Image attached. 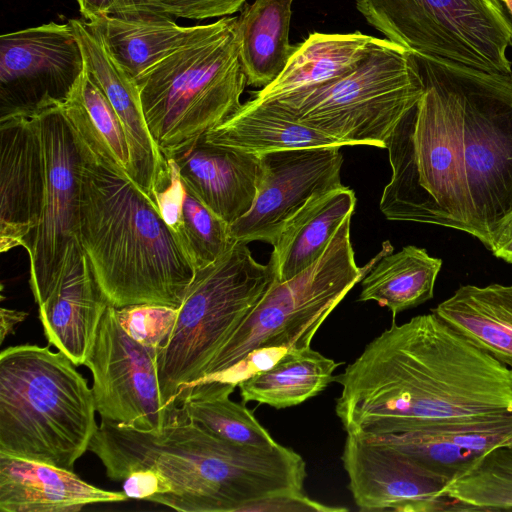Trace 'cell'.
Returning <instances> with one entry per match:
<instances>
[{"mask_svg":"<svg viewBox=\"0 0 512 512\" xmlns=\"http://www.w3.org/2000/svg\"><path fill=\"white\" fill-rule=\"evenodd\" d=\"M413 55L424 92L386 141L392 174L380 211L491 250L512 220V73Z\"/></svg>","mask_w":512,"mask_h":512,"instance_id":"obj_1","label":"cell"},{"mask_svg":"<svg viewBox=\"0 0 512 512\" xmlns=\"http://www.w3.org/2000/svg\"><path fill=\"white\" fill-rule=\"evenodd\" d=\"M347 434L382 435L512 412V369L432 311L393 324L334 378Z\"/></svg>","mask_w":512,"mask_h":512,"instance_id":"obj_2","label":"cell"},{"mask_svg":"<svg viewBox=\"0 0 512 512\" xmlns=\"http://www.w3.org/2000/svg\"><path fill=\"white\" fill-rule=\"evenodd\" d=\"M79 144L78 239L110 305L178 309L195 267L156 203L113 159L79 101L63 105Z\"/></svg>","mask_w":512,"mask_h":512,"instance_id":"obj_3","label":"cell"},{"mask_svg":"<svg viewBox=\"0 0 512 512\" xmlns=\"http://www.w3.org/2000/svg\"><path fill=\"white\" fill-rule=\"evenodd\" d=\"M88 450L112 481L140 470L155 473L158 493L151 502L181 512H239L253 500L302 493L307 476L305 461L293 449L225 441L179 410L157 430L101 419Z\"/></svg>","mask_w":512,"mask_h":512,"instance_id":"obj_4","label":"cell"},{"mask_svg":"<svg viewBox=\"0 0 512 512\" xmlns=\"http://www.w3.org/2000/svg\"><path fill=\"white\" fill-rule=\"evenodd\" d=\"M92 388L62 352L35 344L0 354V453L73 471L98 424Z\"/></svg>","mask_w":512,"mask_h":512,"instance_id":"obj_5","label":"cell"},{"mask_svg":"<svg viewBox=\"0 0 512 512\" xmlns=\"http://www.w3.org/2000/svg\"><path fill=\"white\" fill-rule=\"evenodd\" d=\"M236 16L135 79L149 131L167 159L194 144L242 105L247 86Z\"/></svg>","mask_w":512,"mask_h":512,"instance_id":"obj_6","label":"cell"},{"mask_svg":"<svg viewBox=\"0 0 512 512\" xmlns=\"http://www.w3.org/2000/svg\"><path fill=\"white\" fill-rule=\"evenodd\" d=\"M350 222L351 215L311 266L286 280L273 276L265 293L193 385L214 380L255 350L310 347L320 326L348 292L383 255L393 251L390 243L385 242L376 257L365 267H359L350 240Z\"/></svg>","mask_w":512,"mask_h":512,"instance_id":"obj_7","label":"cell"},{"mask_svg":"<svg viewBox=\"0 0 512 512\" xmlns=\"http://www.w3.org/2000/svg\"><path fill=\"white\" fill-rule=\"evenodd\" d=\"M271 264L257 262L246 243L234 244L211 264L196 269L166 342L158 348L157 371L164 403L198 382L234 330L273 279Z\"/></svg>","mask_w":512,"mask_h":512,"instance_id":"obj_8","label":"cell"},{"mask_svg":"<svg viewBox=\"0 0 512 512\" xmlns=\"http://www.w3.org/2000/svg\"><path fill=\"white\" fill-rule=\"evenodd\" d=\"M423 92L414 55L379 38L368 55L344 75L265 101L276 103L296 120L344 146L386 148L393 129Z\"/></svg>","mask_w":512,"mask_h":512,"instance_id":"obj_9","label":"cell"},{"mask_svg":"<svg viewBox=\"0 0 512 512\" xmlns=\"http://www.w3.org/2000/svg\"><path fill=\"white\" fill-rule=\"evenodd\" d=\"M367 23L420 54L491 73H512V21L501 0H356Z\"/></svg>","mask_w":512,"mask_h":512,"instance_id":"obj_10","label":"cell"},{"mask_svg":"<svg viewBox=\"0 0 512 512\" xmlns=\"http://www.w3.org/2000/svg\"><path fill=\"white\" fill-rule=\"evenodd\" d=\"M44 159V193L38 226L25 249L30 286L41 305L57 281L70 244L78 238L80 148L62 104L33 114Z\"/></svg>","mask_w":512,"mask_h":512,"instance_id":"obj_11","label":"cell"},{"mask_svg":"<svg viewBox=\"0 0 512 512\" xmlns=\"http://www.w3.org/2000/svg\"><path fill=\"white\" fill-rule=\"evenodd\" d=\"M157 353V348L131 337L119 322L116 307L107 306L84 363L92 373V392L101 419L157 430L177 414L178 408L162 399Z\"/></svg>","mask_w":512,"mask_h":512,"instance_id":"obj_12","label":"cell"},{"mask_svg":"<svg viewBox=\"0 0 512 512\" xmlns=\"http://www.w3.org/2000/svg\"><path fill=\"white\" fill-rule=\"evenodd\" d=\"M84 72L68 23L49 22L0 37V117L63 104Z\"/></svg>","mask_w":512,"mask_h":512,"instance_id":"obj_13","label":"cell"},{"mask_svg":"<svg viewBox=\"0 0 512 512\" xmlns=\"http://www.w3.org/2000/svg\"><path fill=\"white\" fill-rule=\"evenodd\" d=\"M342 147H304L260 155L262 174L250 210L229 225L231 237L276 243L286 222L312 197L342 186Z\"/></svg>","mask_w":512,"mask_h":512,"instance_id":"obj_14","label":"cell"},{"mask_svg":"<svg viewBox=\"0 0 512 512\" xmlns=\"http://www.w3.org/2000/svg\"><path fill=\"white\" fill-rule=\"evenodd\" d=\"M341 460L360 511H450L447 482L386 444L347 434Z\"/></svg>","mask_w":512,"mask_h":512,"instance_id":"obj_15","label":"cell"},{"mask_svg":"<svg viewBox=\"0 0 512 512\" xmlns=\"http://www.w3.org/2000/svg\"><path fill=\"white\" fill-rule=\"evenodd\" d=\"M44 193V159L36 119L0 117V251L26 247L38 226Z\"/></svg>","mask_w":512,"mask_h":512,"instance_id":"obj_16","label":"cell"},{"mask_svg":"<svg viewBox=\"0 0 512 512\" xmlns=\"http://www.w3.org/2000/svg\"><path fill=\"white\" fill-rule=\"evenodd\" d=\"M108 305L77 238L67 250L57 281L38 306L48 343L76 366L84 364Z\"/></svg>","mask_w":512,"mask_h":512,"instance_id":"obj_17","label":"cell"},{"mask_svg":"<svg viewBox=\"0 0 512 512\" xmlns=\"http://www.w3.org/2000/svg\"><path fill=\"white\" fill-rule=\"evenodd\" d=\"M170 158L186 189L227 224L252 207L262 174L260 155L213 145L202 136Z\"/></svg>","mask_w":512,"mask_h":512,"instance_id":"obj_18","label":"cell"},{"mask_svg":"<svg viewBox=\"0 0 512 512\" xmlns=\"http://www.w3.org/2000/svg\"><path fill=\"white\" fill-rule=\"evenodd\" d=\"M356 435L396 449L448 484L471 461L512 439V412L401 433Z\"/></svg>","mask_w":512,"mask_h":512,"instance_id":"obj_19","label":"cell"},{"mask_svg":"<svg viewBox=\"0 0 512 512\" xmlns=\"http://www.w3.org/2000/svg\"><path fill=\"white\" fill-rule=\"evenodd\" d=\"M127 499L123 491L95 487L71 470L0 453L2 512H78Z\"/></svg>","mask_w":512,"mask_h":512,"instance_id":"obj_20","label":"cell"},{"mask_svg":"<svg viewBox=\"0 0 512 512\" xmlns=\"http://www.w3.org/2000/svg\"><path fill=\"white\" fill-rule=\"evenodd\" d=\"M84 59V69L107 97L126 134L131 170L138 176H151L161 169L164 156L147 126L136 81L112 58L99 34L85 19L67 22Z\"/></svg>","mask_w":512,"mask_h":512,"instance_id":"obj_21","label":"cell"},{"mask_svg":"<svg viewBox=\"0 0 512 512\" xmlns=\"http://www.w3.org/2000/svg\"><path fill=\"white\" fill-rule=\"evenodd\" d=\"M355 206V193L345 185L310 197L286 222L273 245L269 263L274 278H292L316 262Z\"/></svg>","mask_w":512,"mask_h":512,"instance_id":"obj_22","label":"cell"},{"mask_svg":"<svg viewBox=\"0 0 512 512\" xmlns=\"http://www.w3.org/2000/svg\"><path fill=\"white\" fill-rule=\"evenodd\" d=\"M115 62L134 80L161 60L211 32L216 22L180 26L154 16L107 15L87 21Z\"/></svg>","mask_w":512,"mask_h":512,"instance_id":"obj_23","label":"cell"},{"mask_svg":"<svg viewBox=\"0 0 512 512\" xmlns=\"http://www.w3.org/2000/svg\"><path fill=\"white\" fill-rule=\"evenodd\" d=\"M210 144L261 155L304 147H343L337 139L293 118L272 101L254 98L204 136Z\"/></svg>","mask_w":512,"mask_h":512,"instance_id":"obj_24","label":"cell"},{"mask_svg":"<svg viewBox=\"0 0 512 512\" xmlns=\"http://www.w3.org/2000/svg\"><path fill=\"white\" fill-rule=\"evenodd\" d=\"M379 38L360 31L352 33H311L295 46L281 74L253 93L261 101L277 99L330 82L356 67Z\"/></svg>","mask_w":512,"mask_h":512,"instance_id":"obj_25","label":"cell"},{"mask_svg":"<svg viewBox=\"0 0 512 512\" xmlns=\"http://www.w3.org/2000/svg\"><path fill=\"white\" fill-rule=\"evenodd\" d=\"M431 311L512 369V285H463Z\"/></svg>","mask_w":512,"mask_h":512,"instance_id":"obj_26","label":"cell"},{"mask_svg":"<svg viewBox=\"0 0 512 512\" xmlns=\"http://www.w3.org/2000/svg\"><path fill=\"white\" fill-rule=\"evenodd\" d=\"M293 1L254 0L240 10L236 33L247 86L272 83L294 52L289 40Z\"/></svg>","mask_w":512,"mask_h":512,"instance_id":"obj_27","label":"cell"},{"mask_svg":"<svg viewBox=\"0 0 512 512\" xmlns=\"http://www.w3.org/2000/svg\"><path fill=\"white\" fill-rule=\"evenodd\" d=\"M442 260L414 245L383 255L361 280L358 301H375L395 319L400 312L433 298Z\"/></svg>","mask_w":512,"mask_h":512,"instance_id":"obj_28","label":"cell"},{"mask_svg":"<svg viewBox=\"0 0 512 512\" xmlns=\"http://www.w3.org/2000/svg\"><path fill=\"white\" fill-rule=\"evenodd\" d=\"M341 364L311 347L289 350L270 369L242 380L240 395L244 403L296 406L324 391Z\"/></svg>","mask_w":512,"mask_h":512,"instance_id":"obj_29","label":"cell"},{"mask_svg":"<svg viewBox=\"0 0 512 512\" xmlns=\"http://www.w3.org/2000/svg\"><path fill=\"white\" fill-rule=\"evenodd\" d=\"M443 493L450 511L512 510V448L500 445L471 461Z\"/></svg>","mask_w":512,"mask_h":512,"instance_id":"obj_30","label":"cell"},{"mask_svg":"<svg viewBox=\"0 0 512 512\" xmlns=\"http://www.w3.org/2000/svg\"><path fill=\"white\" fill-rule=\"evenodd\" d=\"M226 394L191 393L183 397L178 410L185 418L225 441L260 447L278 443L243 403Z\"/></svg>","mask_w":512,"mask_h":512,"instance_id":"obj_31","label":"cell"},{"mask_svg":"<svg viewBox=\"0 0 512 512\" xmlns=\"http://www.w3.org/2000/svg\"><path fill=\"white\" fill-rule=\"evenodd\" d=\"M178 236L195 270L217 260L236 241L230 235L229 224L207 208L186 187Z\"/></svg>","mask_w":512,"mask_h":512,"instance_id":"obj_32","label":"cell"},{"mask_svg":"<svg viewBox=\"0 0 512 512\" xmlns=\"http://www.w3.org/2000/svg\"><path fill=\"white\" fill-rule=\"evenodd\" d=\"M72 93L80 102L89 124L115 162L131 177L130 154L123 125L103 92L84 72Z\"/></svg>","mask_w":512,"mask_h":512,"instance_id":"obj_33","label":"cell"},{"mask_svg":"<svg viewBox=\"0 0 512 512\" xmlns=\"http://www.w3.org/2000/svg\"><path fill=\"white\" fill-rule=\"evenodd\" d=\"M247 0H122L111 15L154 16L171 20H203L228 17L240 11Z\"/></svg>","mask_w":512,"mask_h":512,"instance_id":"obj_34","label":"cell"},{"mask_svg":"<svg viewBox=\"0 0 512 512\" xmlns=\"http://www.w3.org/2000/svg\"><path fill=\"white\" fill-rule=\"evenodd\" d=\"M126 332L143 345L160 348L174 327L177 309L158 304H137L116 308Z\"/></svg>","mask_w":512,"mask_h":512,"instance_id":"obj_35","label":"cell"},{"mask_svg":"<svg viewBox=\"0 0 512 512\" xmlns=\"http://www.w3.org/2000/svg\"><path fill=\"white\" fill-rule=\"evenodd\" d=\"M344 507H332L317 502L304 493H280L250 501L239 512H344Z\"/></svg>","mask_w":512,"mask_h":512,"instance_id":"obj_36","label":"cell"},{"mask_svg":"<svg viewBox=\"0 0 512 512\" xmlns=\"http://www.w3.org/2000/svg\"><path fill=\"white\" fill-rule=\"evenodd\" d=\"M169 181L154 195V202L165 223L178 235L181 211L185 194V185L173 158H167Z\"/></svg>","mask_w":512,"mask_h":512,"instance_id":"obj_37","label":"cell"},{"mask_svg":"<svg viewBox=\"0 0 512 512\" xmlns=\"http://www.w3.org/2000/svg\"><path fill=\"white\" fill-rule=\"evenodd\" d=\"M122 0H76L79 11L86 21L111 15Z\"/></svg>","mask_w":512,"mask_h":512,"instance_id":"obj_38","label":"cell"},{"mask_svg":"<svg viewBox=\"0 0 512 512\" xmlns=\"http://www.w3.org/2000/svg\"><path fill=\"white\" fill-rule=\"evenodd\" d=\"M490 251L495 257L512 264V220L500 233Z\"/></svg>","mask_w":512,"mask_h":512,"instance_id":"obj_39","label":"cell"},{"mask_svg":"<svg viewBox=\"0 0 512 512\" xmlns=\"http://www.w3.org/2000/svg\"><path fill=\"white\" fill-rule=\"evenodd\" d=\"M0 315V342L3 343L4 339L14 332V327L24 321L28 314L24 311L1 308Z\"/></svg>","mask_w":512,"mask_h":512,"instance_id":"obj_40","label":"cell"},{"mask_svg":"<svg viewBox=\"0 0 512 512\" xmlns=\"http://www.w3.org/2000/svg\"><path fill=\"white\" fill-rule=\"evenodd\" d=\"M504 2V4L506 5L508 11L511 13L512 15V0H501Z\"/></svg>","mask_w":512,"mask_h":512,"instance_id":"obj_41","label":"cell"},{"mask_svg":"<svg viewBox=\"0 0 512 512\" xmlns=\"http://www.w3.org/2000/svg\"><path fill=\"white\" fill-rule=\"evenodd\" d=\"M502 445L512 448V439Z\"/></svg>","mask_w":512,"mask_h":512,"instance_id":"obj_42","label":"cell"}]
</instances>
